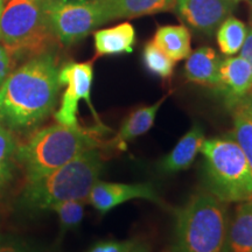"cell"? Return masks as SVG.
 I'll list each match as a JSON object with an SVG mask.
<instances>
[{
	"mask_svg": "<svg viewBox=\"0 0 252 252\" xmlns=\"http://www.w3.org/2000/svg\"><path fill=\"white\" fill-rule=\"evenodd\" d=\"M153 42L174 61L187 59L190 54V34L181 25L159 27L154 34Z\"/></svg>",
	"mask_w": 252,
	"mask_h": 252,
	"instance_id": "obj_18",
	"label": "cell"
},
{
	"mask_svg": "<svg viewBox=\"0 0 252 252\" xmlns=\"http://www.w3.org/2000/svg\"><path fill=\"white\" fill-rule=\"evenodd\" d=\"M204 141V131L200 124L193 125V127L186 133L174 149L159 163V171L165 174H174L189 168L196 159L201 146Z\"/></svg>",
	"mask_w": 252,
	"mask_h": 252,
	"instance_id": "obj_12",
	"label": "cell"
},
{
	"mask_svg": "<svg viewBox=\"0 0 252 252\" xmlns=\"http://www.w3.org/2000/svg\"><path fill=\"white\" fill-rule=\"evenodd\" d=\"M134 241H102L91 247L87 252H132Z\"/></svg>",
	"mask_w": 252,
	"mask_h": 252,
	"instance_id": "obj_24",
	"label": "cell"
},
{
	"mask_svg": "<svg viewBox=\"0 0 252 252\" xmlns=\"http://www.w3.org/2000/svg\"><path fill=\"white\" fill-rule=\"evenodd\" d=\"M251 90H252V88H251Z\"/></svg>",
	"mask_w": 252,
	"mask_h": 252,
	"instance_id": "obj_32",
	"label": "cell"
},
{
	"mask_svg": "<svg viewBox=\"0 0 252 252\" xmlns=\"http://www.w3.org/2000/svg\"><path fill=\"white\" fill-rule=\"evenodd\" d=\"M200 152L209 193L224 203L250 200L252 168L231 135L204 139Z\"/></svg>",
	"mask_w": 252,
	"mask_h": 252,
	"instance_id": "obj_6",
	"label": "cell"
},
{
	"mask_svg": "<svg viewBox=\"0 0 252 252\" xmlns=\"http://www.w3.org/2000/svg\"><path fill=\"white\" fill-rule=\"evenodd\" d=\"M143 61L145 67L151 74L162 78L169 80L173 76L175 69V61L166 55L153 41L147 42L144 47Z\"/></svg>",
	"mask_w": 252,
	"mask_h": 252,
	"instance_id": "obj_22",
	"label": "cell"
},
{
	"mask_svg": "<svg viewBox=\"0 0 252 252\" xmlns=\"http://www.w3.org/2000/svg\"><path fill=\"white\" fill-rule=\"evenodd\" d=\"M5 1L6 0H0V17H1V12H2V8H4Z\"/></svg>",
	"mask_w": 252,
	"mask_h": 252,
	"instance_id": "obj_29",
	"label": "cell"
},
{
	"mask_svg": "<svg viewBox=\"0 0 252 252\" xmlns=\"http://www.w3.org/2000/svg\"><path fill=\"white\" fill-rule=\"evenodd\" d=\"M252 88V71L247 60L241 56L226 58L220 61V87L226 106L230 109L235 103L248 96Z\"/></svg>",
	"mask_w": 252,
	"mask_h": 252,
	"instance_id": "obj_11",
	"label": "cell"
},
{
	"mask_svg": "<svg viewBox=\"0 0 252 252\" xmlns=\"http://www.w3.org/2000/svg\"><path fill=\"white\" fill-rule=\"evenodd\" d=\"M106 20L137 18L174 8L176 0H98Z\"/></svg>",
	"mask_w": 252,
	"mask_h": 252,
	"instance_id": "obj_15",
	"label": "cell"
},
{
	"mask_svg": "<svg viewBox=\"0 0 252 252\" xmlns=\"http://www.w3.org/2000/svg\"><path fill=\"white\" fill-rule=\"evenodd\" d=\"M247 34L248 28L243 21L232 17L226 18L217 30V43L220 52L228 56L237 54L243 46Z\"/></svg>",
	"mask_w": 252,
	"mask_h": 252,
	"instance_id": "obj_20",
	"label": "cell"
},
{
	"mask_svg": "<svg viewBox=\"0 0 252 252\" xmlns=\"http://www.w3.org/2000/svg\"><path fill=\"white\" fill-rule=\"evenodd\" d=\"M103 168L98 147L88 150L55 171L28 180L23 193L24 203L32 209L42 210L62 201L88 200Z\"/></svg>",
	"mask_w": 252,
	"mask_h": 252,
	"instance_id": "obj_2",
	"label": "cell"
},
{
	"mask_svg": "<svg viewBox=\"0 0 252 252\" xmlns=\"http://www.w3.org/2000/svg\"><path fill=\"white\" fill-rule=\"evenodd\" d=\"M0 252H37L17 239L0 235Z\"/></svg>",
	"mask_w": 252,
	"mask_h": 252,
	"instance_id": "obj_25",
	"label": "cell"
},
{
	"mask_svg": "<svg viewBox=\"0 0 252 252\" xmlns=\"http://www.w3.org/2000/svg\"><path fill=\"white\" fill-rule=\"evenodd\" d=\"M135 198H143L153 203L162 204V200L151 182L118 184L98 180L91 188L88 201L97 212L105 215L110 210Z\"/></svg>",
	"mask_w": 252,
	"mask_h": 252,
	"instance_id": "obj_9",
	"label": "cell"
},
{
	"mask_svg": "<svg viewBox=\"0 0 252 252\" xmlns=\"http://www.w3.org/2000/svg\"><path fill=\"white\" fill-rule=\"evenodd\" d=\"M18 141L6 126L0 124V190L11 180L17 162Z\"/></svg>",
	"mask_w": 252,
	"mask_h": 252,
	"instance_id": "obj_21",
	"label": "cell"
},
{
	"mask_svg": "<svg viewBox=\"0 0 252 252\" xmlns=\"http://www.w3.org/2000/svg\"><path fill=\"white\" fill-rule=\"evenodd\" d=\"M49 0H6L0 17V43L17 63L53 52L56 43Z\"/></svg>",
	"mask_w": 252,
	"mask_h": 252,
	"instance_id": "obj_3",
	"label": "cell"
},
{
	"mask_svg": "<svg viewBox=\"0 0 252 252\" xmlns=\"http://www.w3.org/2000/svg\"><path fill=\"white\" fill-rule=\"evenodd\" d=\"M165 99L166 96L158 100L157 103L152 104V105L144 106V108H139L132 111L125 118V121L123 122L117 135L110 144L113 147H116V149L125 151L126 145H127L128 141L147 133L153 127L154 122H156L157 118V113L159 111V109L161 108Z\"/></svg>",
	"mask_w": 252,
	"mask_h": 252,
	"instance_id": "obj_16",
	"label": "cell"
},
{
	"mask_svg": "<svg viewBox=\"0 0 252 252\" xmlns=\"http://www.w3.org/2000/svg\"><path fill=\"white\" fill-rule=\"evenodd\" d=\"M224 252H252V200L239 204L229 222Z\"/></svg>",
	"mask_w": 252,
	"mask_h": 252,
	"instance_id": "obj_17",
	"label": "cell"
},
{
	"mask_svg": "<svg viewBox=\"0 0 252 252\" xmlns=\"http://www.w3.org/2000/svg\"><path fill=\"white\" fill-rule=\"evenodd\" d=\"M96 132L62 124L47 126L19 145L17 162L28 180L41 178L65 165L86 151L99 146Z\"/></svg>",
	"mask_w": 252,
	"mask_h": 252,
	"instance_id": "obj_4",
	"label": "cell"
},
{
	"mask_svg": "<svg viewBox=\"0 0 252 252\" xmlns=\"http://www.w3.org/2000/svg\"><path fill=\"white\" fill-rule=\"evenodd\" d=\"M239 56L243 58L244 60H247L249 64H250L252 71V28L248 31L243 46H242L241 50H239Z\"/></svg>",
	"mask_w": 252,
	"mask_h": 252,
	"instance_id": "obj_27",
	"label": "cell"
},
{
	"mask_svg": "<svg viewBox=\"0 0 252 252\" xmlns=\"http://www.w3.org/2000/svg\"><path fill=\"white\" fill-rule=\"evenodd\" d=\"M251 7H252V0H251Z\"/></svg>",
	"mask_w": 252,
	"mask_h": 252,
	"instance_id": "obj_31",
	"label": "cell"
},
{
	"mask_svg": "<svg viewBox=\"0 0 252 252\" xmlns=\"http://www.w3.org/2000/svg\"><path fill=\"white\" fill-rule=\"evenodd\" d=\"M15 68V62L9 55L7 49L0 43V86L4 83V81L11 74V71Z\"/></svg>",
	"mask_w": 252,
	"mask_h": 252,
	"instance_id": "obj_26",
	"label": "cell"
},
{
	"mask_svg": "<svg viewBox=\"0 0 252 252\" xmlns=\"http://www.w3.org/2000/svg\"><path fill=\"white\" fill-rule=\"evenodd\" d=\"M229 219L225 203L197 193L176 213L172 252H224Z\"/></svg>",
	"mask_w": 252,
	"mask_h": 252,
	"instance_id": "obj_5",
	"label": "cell"
},
{
	"mask_svg": "<svg viewBox=\"0 0 252 252\" xmlns=\"http://www.w3.org/2000/svg\"><path fill=\"white\" fill-rule=\"evenodd\" d=\"M59 70L54 52L14 68L0 86V124L12 132H26L45 122L58 102Z\"/></svg>",
	"mask_w": 252,
	"mask_h": 252,
	"instance_id": "obj_1",
	"label": "cell"
},
{
	"mask_svg": "<svg viewBox=\"0 0 252 252\" xmlns=\"http://www.w3.org/2000/svg\"><path fill=\"white\" fill-rule=\"evenodd\" d=\"M94 81L93 61L89 62H68L59 70V82L61 87H65L62 94L61 105L55 112V121L59 124L69 127H80L78 124V103L86 100L97 121L99 127H104L102 122L97 116L90 99L91 87Z\"/></svg>",
	"mask_w": 252,
	"mask_h": 252,
	"instance_id": "obj_8",
	"label": "cell"
},
{
	"mask_svg": "<svg viewBox=\"0 0 252 252\" xmlns=\"http://www.w3.org/2000/svg\"><path fill=\"white\" fill-rule=\"evenodd\" d=\"M237 4L232 0H176V14L195 31L212 35L231 15Z\"/></svg>",
	"mask_w": 252,
	"mask_h": 252,
	"instance_id": "obj_10",
	"label": "cell"
},
{
	"mask_svg": "<svg viewBox=\"0 0 252 252\" xmlns=\"http://www.w3.org/2000/svg\"><path fill=\"white\" fill-rule=\"evenodd\" d=\"M132 252H150V251H149V249L145 247V245L137 244L134 247L133 250H132Z\"/></svg>",
	"mask_w": 252,
	"mask_h": 252,
	"instance_id": "obj_28",
	"label": "cell"
},
{
	"mask_svg": "<svg viewBox=\"0 0 252 252\" xmlns=\"http://www.w3.org/2000/svg\"><path fill=\"white\" fill-rule=\"evenodd\" d=\"M96 58L128 54L135 45V30L130 23L96 31L94 33Z\"/></svg>",
	"mask_w": 252,
	"mask_h": 252,
	"instance_id": "obj_14",
	"label": "cell"
},
{
	"mask_svg": "<svg viewBox=\"0 0 252 252\" xmlns=\"http://www.w3.org/2000/svg\"><path fill=\"white\" fill-rule=\"evenodd\" d=\"M48 15L56 39L65 47L108 23L98 0H49Z\"/></svg>",
	"mask_w": 252,
	"mask_h": 252,
	"instance_id": "obj_7",
	"label": "cell"
},
{
	"mask_svg": "<svg viewBox=\"0 0 252 252\" xmlns=\"http://www.w3.org/2000/svg\"><path fill=\"white\" fill-rule=\"evenodd\" d=\"M230 110L234 122V130L230 135L243 151L252 168V98L244 97L235 103Z\"/></svg>",
	"mask_w": 252,
	"mask_h": 252,
	"instance_id": "obj_19",
	"label": "cell"
},
{
	"mask_svg": "<svg viewBox=\"0 0 252 252\" xmlns=\"http://www.w3.org/2000/svg\"><path fill=\"white\" fill-rule=\"evenodd\" d=\"M222 60L210 47H201L190 53L185 64V76L201 86L220 87V65Z\"/></svg>",
	"mask_w": 252,
	"mask_h": 252,
	"instance_id": "obj_13",
	"label": "cell"
},
{
	"mask_svg": "<svg viewBox=\"0 0 252 252\" xmlns=\"http://www.w3.org/2000/svg\"><path fill=\"white\" fill-rule=\"evenodd\" d=\"M58 214L60 225L62 231L77 229L84 217V201L83 200H67L62 201L50 207Z\"/></svg>",
	"mask_w": 252,
	"mask_h": 252,
	"instance_id": "obj_23",
	"label": "cell"
},
{
	"mask_svg": "<svg viewBox=\"0 0 252 252\" xmlns=\"http://www.w3.org/2000/svg\"><path fill=\"white\" fill-rule=\"evenodd\" d=\"M232 1H234V2H236V4H238V2H239V1H243V0H232Z\"/></svg>",
	"mask_w": 252,
	"mask_h": 252,
	"instance_id": "obj_30",
	"label": "cell"
}]
</instances>
